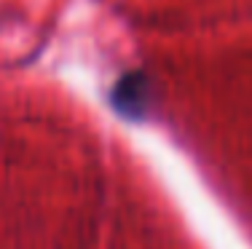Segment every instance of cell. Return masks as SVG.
<instances>
[{
	"label": "cell",
	"mask_w": 252,
	"mask_h": 249,
	"mask_svg": "<svg viewBox=\"0 0 252 249\" xmlns=\"http://www.w3.org/2000/svg\"><path fill=\"white\" fill-rule=\"evenodd\" d=\"M145 94H148V78L142 73L124 75L113 91V102L124 112H140L145 108Z\"/></svg>",
	"instance_id": "cell-1"
}]
</instances>
